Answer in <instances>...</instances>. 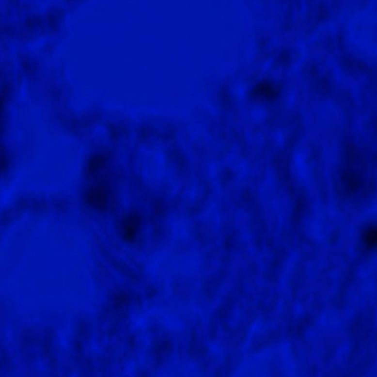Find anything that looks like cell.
I'll return each instance as SVG.
<instances>
[{"instance_id":"6da1fadb","label":"cell","mask_w":377,"mask_h":377,"mask_svg":"<svg viewBox=\"0 0 377 377\" xmlns=\"http://www.w3.org/2000/svg\"><path fill=\"white\" fill-rule=\"evenodd\" d=\"M86 202L96 209H105L108 205V188L103 184L90 188L86 193Z\"/></svg>"},{"instance_id":"3957f363","label":"cell","mask_w":377,"mask_h":377,"mask_svg":"<svg viewBox=\"0 0 377 377\" xmlns=\"http://www.w3.org/2000/svg\"><path fill=\"white\" fill-rule=\"evenodd\" d=\"M276 93L277 92H274L273 86H270V84H258L252 92V94L259 99H271L273 94H276Z\"/></svg>"},{"instance_id":"7a4b0ae2","label":"cell","mask_w":377,"mask_h":377,"mask_svg":"<svg viewBox=\"0 0 377 377\" xmlns=\"http://www.w3.org/2000/svg\"><path fill=\"white\" fill-rule=\"evenodd\" d=\"M139 229V218L137 217H128L123 222V235L127 240H133Z\"/></svg>"}]
</instances>
